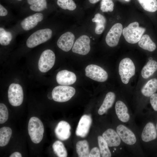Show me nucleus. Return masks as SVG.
I'll return each instance as SVG.
<instances>
[{
    "label": "nucleus",
    "mask_w": 157,
    "mask_h": 157,
    "mask_svg": "<svg viewBox=\"0 0 157 157\" xmlns=\"http://www.w3.org/2000/svg\"><path fill=\"white\" fill-rule=\"evenodd\" d=\"M145 31V28L139 26V23L135 22L123 28L122 33L126 41L133 44L139 42Z\"/></svg>",
    "instance_id": "f257e3e1"
},
{
    "label": "nucleus",
    "mask_w": 157,
    "mask_h": 157,
    "mask_svg": "<svg viewBox=\"0 0 157 157\" xmlns=\"http://www.w3.org/2000/svg\"><path fill=\"white\" fill-rule=\"evenodd\" d=\"M28 133L32 141L38 144L42 140L44 128L41 121L38 117H33L30 119L28 126Z\"/></svg>",
    "instance_id": "f03ea898"
},
{
    "label": "nucleus",
    "mask_w": 157,
    "mask_h": 157,
    "mask_svg": "<svg viewBox=\"0 0 157 157\" xmlns=\"http://www.w3.org/2000/svg\"><path fill=\"white\" fill-rule=\"evenodd\" d=\"M116 130L122 142L130 148H133L138 145L137 136L130 128L122 124L117 126Z\"/></svg>",
    "instance_id": "7ed1b4c3"
},
{
    "label": "nucleus",
    "mask_w": 157,
    "mask_h": 157,
    "mask_svg": "<svg viewBox=\"0 0 157 157\" xmlns=\"http://www.w3.org/2000/svg\"><path fill=\"white\" fill-rule=\"evenodd\" d=\"M52 34V31L49 28L38 30L28 37L26 41V45L29 48L34 47L48 40L51 37Z\"/></svg>",
    "instance_id": "20e7f679"
},
{
    "label": "nucleus",
    "mask_w": 157,
    "mask_h": 157,
    "mask_svg": "<svg viewBox=\"0 0 157 157\" xmlns=\"http://www.w3.org/2000/svg\"><path fill=\"white\" fill-rule=\"evenodd\" d=\"M135 73V67L131 59L126 58L121 61L119 66V73L123 83L128 84Z\"/></svg>",
    "instance_id": "39448f33"
},
{
    "label": "nucleus",
    "mask_w": 157,
    "mask_h": 157,
    "mask_svg": "<svg viewBox=\"0 0 157 157\" xmlns=\"http://www.w3.org/2000/svg\"><path fill=\"white\" fill-rule=\"evenodd\" d=\"M75 88L71 86L59 85L56 87L52 90L53 99L55 101L63 102L69 100L75 94Z\"/></svg>",
    "instance_id": "423d86ee"
},
{
    "label": "nucleus",
    "mask_w": 157,
    "mask_h": 157,
    "mask_svg": "<svg viewBox=\"0 0 157 157\" xmlns=\"http://www.w3.org/2000/svg\"><path fill=\"white\" fill-rule=\"evenodd\" d=\"M8 98L9 102L12 106H20L24 99L23 91L21 85L17 83L11 84L8 90Z\"/></svg>",
    "instance_id": "0eeeda50"
},
{
    "label": "nucleus",
    "mask_w": 157,
    "mask_h": 157,
    "mask_svg": "<svg viewBox=\"0 0 157 157\" xmlns=\"http://www.w3.org/2000/svg\"><path fill=\"white\" fill-rule=\"evenodd\" d=\"M55 61V54L50 49L44 51L41 54L39 60V70L42 72H47L53 66Z\"/></svg>",
    "instance_id": "6e6552de"
},
{
    "label": "nucleus",
    "mask_w": 157,
    "mask_h": 157,
    "mask_svg": "<svg viewBox=\"0 0 157 157\" xmlns=\"http://www.w3.org/2000/svg\"><path fill=\"white\" fill-rule=\"evenodd\" d=\"M85 75L94 80L104 82L108 78L107 72L100 67L94 64L87 66L85 69Z\"/></svg>",
    "instance_id": "1a4fd4ad"
},
{
    "label": "nucleus",
    "mask_w": 157,
    "mask_h": 157,
    "mask_svg": "<svg viewBox=\"0 0 157 157\" xmlns=\"http://www.w3.org/2000/svg\"><path fill=\"white\" fill-rule=\"evenodd\" d=\"M122 25L120 23L114 24L110 28L106 37V42L110 47H114L118 44L123 31Z\"/></svg>",
    "instance_id": "9d476101"
},
{
    "label": "nucleus",
    "mask_w": 157,
    "mask_h": 157,
    "mask_svg": "<svg viewBox=\"0 0 157 157\" xmlns=\"http://www.w3.org/2000/svg\"><path fill=\"white\" fill-rule=\"evenodd\" d=\"M90 40L87 35H83L76 40L72 48L73 52L81 55H86L90 49Z\"/></svg>",
    "instance_id": "9b49d317"
},
{
    "label": "nucleus",
    "mask_w": 157,
    "mask_h": 157,
    "mask_svg": "<svg viewBox=\"0 0 157 157\" xmlns=\"http://www.w3.org/2000/svg\"><path fill=\"white\" fill-rule=\"evenodd\" d=\"M75 38V36L72 32H66L59 37L57 41V45L63 51L68 52L72 48Z\"/></svg>",
    "instance_id": "f8f14e48"
},
{
    "label": "nucleus",
    "mask_w": 157,
    "mask_h": 157,
    "mask_svg": "<svg viewBox=\"0 0 157 157\" xmlns=\"http://www.w3.org/2000/svg\"><path fill=\"white\" fill-rule=\"evenodd\" d=\"M102 136L110 147H121L122 141L116 130L109 128L102 134Z\"/></svg>",
    "instance_id": "ddd939ff"
},
{
    "label": "nucleus",
    "mask_w": 157,
    "mask_h": 157,
    "mask_svg": "<svg viewBox=\"0 0 157 157\" xmlns=\"http://www.w3.org/2000/svg\"><path fill=\"white\" fill-rule=\"evenodd\" d=\"M92 119L88 115H84L80 118L76 131L77 136L85 137L88 134L92 124Z\"/></svg>",
    "instance_id": "4468645a"
},
{
    "label": "nucleus",
    "mask_w": 157,
    "mask_h": 157,
    "mask_svg": "<svg viewBox=\"0 0 157 157\" xmlns=\"http://www.w3.org/2000/svg\"><path fill=\"white\" fill-rule=\"evenodd\" d=\"M157 137L156 126L151 122L147 123L144 126L141 134V138L144 142H148L156 139Z\"/></svg>",
    "instance_id": "2eb2a0df"
},
{
    "label": "nucleus",
    "mask_w": 157,
    "mask_h": 157,
    "mask_svg": "<svg viewBox=\"0 0 157 157\" xmlns=\"http://www.w3.org/2000/svg\"><path fill=\"white\" fill-rule=\"evenodd\" d=\"M115 113L119 120L123 123H127L131 120V116L127 106L123 101L118 100L115 106Z\"/></svg>",
    "instance_id": "dca6fc26"
},
{
    "label": "nucleus",
    "mask_w": 157,
    "mask_h": 157,
    "mask_svg": "<svg viewBox=\"0 0 157 157\" xmlns=\"http://www.w3.org/2000/svg\"><path fill=\"white\" fill-rule=\"evenodd\" d=\"M56 80L58 83L62 85H69L76 81V77L73 72L67 70L59 72L57 74Z\"/></svg>",
    "instance_id": "f3484780"
},
{
    "label": "nucleus",
    "mask_w": 157,
    "mask_h": 157,
    "mask_svg": "<svg viewBox=\"0 0 157 157\" xmlns=\"http://www.w3.org/2000/svg\"><path fill=\"white\" fill-rule=\"evenodd\" d=\"M43 17L42 13H36L26 17L23 20L21 23V26L24 30H29L35 27L39 22L42 21Z\"/></svg>",
    "instance_id": "a211bd4d"
},
{
    "label": "nucleus",
    "mask_w": 157,
    "mask_h": 157,
    "mask_svg": "<svg viewBox=\"0 0 157 157\" xmlns=\"http://www.w3.org/2000/svg\"><path fill=\"white\" fill-rule=\"evenodd\" d=\"M71 127L69 124L64 121L60 122L55 129V134L59 139L65 140L68 139L71 135Z\"/></svg>",
    "instance_id": "6ab92c4d"
},
{
    "label": "nucleus",
    "mask_w": 157,
    "mask_h": 157,
    "mask_svg": "<svg viewBox=\"0 0 157 157\" xmlns=\"http://www.w3.org/2000/svg\"><path fill=\"white\" fill-rule=\"evenodd\" d=\"M116 98L115 93L110 92L106 94L102 104L98 110V113L102 115L107 112L113 106Z\"/></svg>",
    "instance_id": "aec40b11"
},
{
    "label": "nucleus",
    "mask_w": 157,
    "mask_h": 157,
    "mask_svg": "<svg viewBox=\"0 0 157 157\" xmlns=\"http://www.w3.org/2000/svg\"><path fill=\"white\" fill-rule=\"evenodd\" d=\"M157 90V79L154 78L149 80L142 87L141 92L144 96L150 97Z\"/></svg>",
    "instance_id": "412c9836"
},
{
    "label": "nucleus",
    "mask_w": 157,
    "mask_h": 157,
    "mask_svg": "<svg viewBox=\"0 0 157 157\" xmlns=\"http://www.w3.org/2000/svg\"><path fill=\"white\" fill-rule=\"evenodd\" d=\"M157 70V62L155 60H149L142 68L141 74L142 77L145 79L150 77Z\"/></svg>",
    "instance_id": "4be33fe9"
},
{
    "label": "nucleus",
    "mask_w": 157,
    "mask_h": 157,
    "mask_svg": "<svg viewBox=\"0 0 157 157\" xmlns=\"http://www.w3.org/2000/svg\"><path fill=\"white\" fill-rule=\"evenodd\" d=\"M138 44L142 49L150 52L154 51L156 49V44L152 41L148 35H143L139 42Z\"/></svg>",
    "instance_id": "5701e85b"
},
{
    "label": "nucleus",
    "mask_w": 157,
    "mask_h": 157,
    "mask_svg": "<svg viewBox=\"0 0 157 157\" xmlns=\"http://www.w3.org/2000/svg\"><path fill=\"white\" fill-rule=\"evenodd\" d=\"M93 22L96 23V26L95 29V33L98 35L101 34L104 31L106 23V19L105 17L101 14L97 13L92 19Z\"/></svg>",
    "instance_id": "b1692460"
},
{
    "label": "nucleus",
    "mask_w": 157,
    "mask_h": 157,
    "mask_svg": "<svg viewBox=\"0 0 157 157\" xmlns=\"http://www.w3.org/2000/svg\"><path fill=\"white\" fill-rule=\"evenodd\" d=\"M77 153L79 157H88L90 154L89 144L86 140L79 141L76 145Z\"/></svg>",
    "instance_id": "393cba45"
},
{
    "label": "nucleus",
    "mask_w": 157,
    "mask_h": 157,
    "mask_svg": "<svg viewBox=\"0 0 157 157\" xmlns=\"http://www.w3.org/2000/svg\"><path fill=\"white\" fill-rule=\"evenodd\" d=\"M12 131L11 129L8 127H3L0 129V146L3 147L8 143Z\"/></svg>",
    "instance_id": "a878e982"
},
{
    "label": "nucleus",
    "mask_w": 157,
    "mask_h": 157,
    "mask_svg": "<svg viewBox=\"0 0 157 157\" xmlns=\"http://www.w3.org/2000/svg\"><path fill=\"white\" fill-rule=\"evenodd\" d=\"M27 1L30 5V9L34 11H41L47 8L46 0H27Z\"/></svg>",
    "instance_id": "bb28decb"
},
{
    "label": "nucleus",
    "mask_w": 157,
    "mask_h": 157,
    "mask_svg": "<svg viewBox=\"0 0 157 157\" xmlns=\"http://www.w3.org/2000/svg\"><path fill=\"white\" fill-rule=\"evenodd\" d=\"M98 141L101 155L102 157H110L112 154L108 145L102 136L98 137Z\"/></svg>",
    "instance_id": "cd10ccee"
},
{
    "label": "nucleus",
    "mask_w": 157,
    "mask_h": 157,
    "mask_svg": "<svg viewBox=\"0 0 157 157\" xmlns=\"http://www.w3.org/2000/svg\"><path fill=\"white\" fill-rule=\"evenodd\" d=\"M52 148L55 154L59 157H66L67 151L63 143L59 141H55L52 145Z\"/></svg>",
    "instance_id": "c85d7f7f"
},
{
    "label": "nucleus",
    "mask_w": 157,
    "mask_h": 157,
    "mask_svg": "<svg viewBox=\"0 0 157 157\" xmlns=\"http://www.w3.org/2000/svg\"><path fill=\"white\" fill-rule=\"evenodd\" d=\"M143 8L145 10L154 12L157 10V0H138Z\"/></svg>",
    "instance_id": "c756f323"
},
{
    "label": "nucleus",
    "mask_w": 157,
    "mask_h": 157,
    "mask_svg": "<svg viewBox=\"0 0 157 157\" xmlns=\"http://www.w3.org/2000/svg\"><path fill=\"white\" fill-rule=\"evenodd\" d=\"M13 38L12 33L2 27L0 28V44L3 46L10 44Z\"/></svg>",
    "instance_id": "7c9ffc66"
},
{
    "label": "nucleus",
    "mask_w": 157,
    "mask_h": 157,
    "mask_svg": "<svg viewBox=\"0 0 157 157\" xmlns=\"http://www.w3.org/2000/svg\"><path fill=\"white\" fill-rule=\"evenodd\" d=\"M57 3L61 8L70 11L75 10L76 6L73 0H57Z\"/></svg>",
    "instance_id": "2f4dec72"
},
{
    "label": "nucleus",
    "mask_w": 157,
    "mask_h": 157,
    "mask_svg": "<svg viewBox=\"0 0 157 157\" xmlns=\"http://www.w3.org/2000/svg\"><path fill=\"white\" fill-rule=\"evenodd\" d=\"M114 3L112 0H102L100 9L103 12H112L114 9Z\"/></svg>",
    "instance_id": "473e14b6"
},
{
    "label": "nucleus",
    "mask_w": 157,
    "mask_h": 157,
    "mask_svg": "<svg viewBox=\"0 0 157 157\" xmlns=\"http://www.w3.org/2000/svg\"><path fill=\"white\" fill-rule=\"evenodd\" d=\"M8 117V113L6 106L3 104H0V123L5 122Z\"/></svg>",
    "instance_id": "72a5a7b5"
},
{
    "label": "nucleus",
    "mask_w": 157,
    "mask_h": 157,
    "mask_svg": "<svg viewBox=\"0 0 157 157\" xmlns=\"http://www.w3.org/2000/svg\"><path fill=\"white\" fill-rule=\"evenodd\" d=\"M150 101L153 109L157 111V93L154 94L150 97Z\"/></svg>",
    "instance_id": "f704fd0d"
},
{
    "label": "nucleus",
    "mask_w": 157,
    "mask_h": 157,
    "mask_svg": "<svg viewBox=\"0 0 157 157\" xmlns=\"http://www.w3.org/2000/svg\"><path fill=\"white\" fill-rule=\"evenodd\" d=\"M89 157H100L101 154L100 150L97 147L93 148L90 152Z\"/></svg>",
    "instance_id": "c9c22d12"
},
{
    "label": "nucleus",
    "mask_w": 157,
    "mask_h": 157,
    "mask_svg": "<svg viewBox=\"0 0 157 157\" xmlns=\"http://www.w3.org/2000/svg\"><path fill=\"white\" fill-rule=\"evenodd\" d=\"M8 13L7 10L1 4H0V16H5Z\"/></svg>",
    "instance_id": "e433bc0d"
},
{
    "label": "nucleus",
    "mask_w": 157,
    "mask_h": 157,
    "mask_svg": "<svg viewBox=\"0 0 157 157\" xmlns=\"http://www.w3.org/2000/svg\"><path fill=\"white\" fill-rule=\"evenodd\" d=\"M10 157H22V155L20 153L18 152H15L12 154Z\"/></svg>",
    "instance_id": "4c0bfd02"
},
{
    "label": "nucleus",
    "mask_w": 157,
    "mask_h": 157,
    "mask_svg": "<svg viewBox=\"0 0 157 157\" xmlns=\"http://www.w3.org/2000/svg\"><path fill=\"white\" fill-rule=\"evenodd\" d=\"M89 2L91 3L94 4L98 2L100 0H88Z\"/></svg>",
    "instance_id": "58836bf2"
},
{
    "label": "nucleus",
    "mask_w": 157,
    "mask_h": 157,
    "mask_svg": "<svg viewBox=\"0 0 157 157\" xmlns=\"http://www.w3.org/2000/svg\"><path fill=\"white\" fill-rule=\"evenodd\" d=\"M47 97L48 98L50 99L51 100L53 99L52 93L51 92L49 93L47 95Z\"/></svg>",
    "instance_id": "ea45409f"
},
{
    "label": "nucleus",
    "mask_w": 157,
    "mask_h": 157,
    "mask_svg": "<svg viewBox=\"0 0 157 157\" xmlns=\"http://www.w3.org/2000/svg\"><path fill=\"white\" fill-rule=\"evenodd\" d=\"M124 0L127 2H129L130 1V0Z\"/></svg>",
    "instance_id": "a19ab883"
},
{
    "label": "nucleus",
    "mask_w": 157,
    "mask_h": 157,
    "mask_svg": "<svg viewBox=\"0 0 157 157\" xmlns=\"http://www.w3.org/2000/svg\"><path fill=\"white\" fill-rule=\"evenodd\" d=\"M156 129L157 131V122L156 126Z\"/></svg>",
    "instance_id": "79ce46f5"
},
{
    "label": "nucleus",
    "mask_w": 157,
    "mask_h": 157,
    "mask_svg": "<svg viewBox=\"0 0 157 157\" xmlns=\"http://www.w3.org/2000/svg\"><path fill=\"white\" fill-rule=\"evenodd\" d=\"M17 0L19 1H22V0Z\"/></svg>",
    "instance_id": "37998d69"
}]
</instances>
